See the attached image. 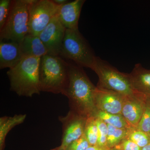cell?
Returning a JSON list of instances; mask_svg holds the SVG:
<instances>
[{"label":"cell","mask_w":150,"mask_h":150,"mask_svg":"<svg viewBox=\"0 0 150 150\" xmlns=\"http://www.w3.org/2000/svg\"><path fill=\"white\" fill-rule=\"evenodd\" d=\"M90 146V145L84 134L80 138L71 143L65 150H86Z\"/></svg>","instance_id":"cell-24"},{"label":"cell","mask_w":150,"mask_h":150,"mask_svg":"<svg viewBox=\"0 0 150 150\" xmlns=\"http://www.w3.org/2000/svg\"><path fill=\"white\" fill-rule=\"evenodd\" d=\"M94 116L99 118L108 125L116 128L126 129L132 128L121 114H112L98 110Z\"/></svg>","instance_id":"cell-17"},{"label":"cell","mask_w":150,"mask_h":150,"mask_svg":"<svg viewBox=\"0 0 150 150\" xmlns=\"http://www.w3.org/2000/svg\"><path fill=\"white\" fill-rule=\"evenodd\" d=\"M98 78L96 86L126 96H137L133 90L129 74L121 72L109 63L97 57L91 69Z\"/></svg>","instance_id":"cell-6"},{"label":"cell","mask_w":150,"mask_h":150,"mask_svg":"<svg viewBox=\"0 0 150 150\" xmlns=\"http://www.w3.org/2000/svg\"><path fill=\"white\" fill-rule=\"evenodd\" d=\"M29 0L11 1L8 17L0 29L1 40H9L20 43L28 34Z\"/></svg>","instance_id":"cell-5"},{"label":"cell","mask_w":150,"mask_h":150,"mask_svg":"<svg viewBox=\"0 0 150 150\" xmlns=\"http://www.w3.org/2000/svg\"><path fill=\"white\" fill-rule=\"evenodd\" d=\"M142 150H150V140L149 144L146 146H145L143 148H142Z\"/></svg>","instance_id":"cell-28"},{"label":"cell","mask_w":150,"mask_h":150,"mask_svg":"<svg viewBox=\"0 0 150 150\" xmlns=\"http://www.w3.org/2000/svg\"><path fill=\"white\" fill-rule=\"evenodd\" d=\"M40 58L24 56L21 62L7 72L10 90L21 96L31 97L39 94Z\"/></svg>","instance_id":"cell-2"},{"label":"cell","mask_w":150,"mask_h":150,"mask_svg":"<svg viewBox=\"0 0 150 150\" xmlns=\"http://www.w3.org/2000/svg\"><path fill=\"white\" fill-rule=\"evenodd\" d=\"M66 29L56 15L38 35L47 48L48 54L60 56Z\"/></svg>","instance_id":"cell-9"},{"label":"cell","mask_w":150,"mask_h":150,"mask_svg":"<svg viewBox=\"0 0 150 150\" xmlns=\"http://www.w3.org/2000/svg\"><path fill=\"white\" fill-rule=\"evenodd\" d=\"M137 129L150 134V100L147 101L144 111Z\"/></svg>","instance_id":"cell-22"},{"label":"cell","mask_w":150,"mask_h":150,"mask_svg":"<svg viewBox=\"0 0 150 150\" xmlns=\"http://www.w3.org/2000/svg\"><path fill=\"white\" fill-rule=\"evenodd\" d=\"M51 150H65L62 149H61V148L59 147H59H56V148H55V149H51Z\"/></svg>","instance_id":"cell-29"},{"label":"cell","mask_w":150,"mask_h":150,"mask_svg":"<svg viewBox=\"0 0 150 150\" xmlns=\"http://www.w3.org/2000/svg\"><path fill=\"white\" fill-rule=\"evenodd\" d=\"M53 1L56 4L59 6L64 5L69 2V1L67 0H53Z\"/></svg>","instance_id":"cell-27"},{"label":"cell","mask_w":150,"mask_h":150,"mask_svg":"<svg viewBox=\"0 0 150 150\" xmlns=\"http://www.w3.org/2000/svg\"><path fill=\"white\" fill-rule=\"evenodd\" d=\"M126 139L131 140L140 147L143 148L149 144L150 137L149 134L136 128H132Z\"/></svg>","instance_id":"cell-20"},{"label":"cell","mask_w":150,"mask_h":150,"mask_svg":"<svg viewBox=\"0 0 150 150\" xmlns=\"http://www.w3.org/2000/svg\"><path fill=\"white\" fill-rule=\"evenodd\" d=\"M126 96L96 86L94 101L97 110L112 114H121Z\"/></svg>","instance_id":"cell-10"},{"label":"cell","mask_w":150,"mask_h":150,"mask_svg":"<svg viewBox=\"0 0 150 150\" xmlns=\"http://www.w3.org/2000/svg\"><path fill=\"white\" fill-rule=\"evenodd\" d=\"M59 7L53 0H29L28 34L38 36L57 15Z\"/></svg>","instance_id":"cell-7"},{"label":"cell","mask_w":150,"mask_h":150,"mask_svg":"<svg viewBox=\"0 0 150 150\" xmlns=\"http://www.w3.org/2000/svg\"><path fill=\"white\" fill-rule=\"evenodd\" d=\"M19 45L24 56L41 58L48 54L47 48L38 36L28 34Z\"/></svg>","instance_id":"cell-15"},{"label":"cell","mask_w":150,"mask_h":150,"mask_svg":"<svg viewBox=\"0 0 150 150\" xmlns=\"http://www.w3.org/2000/svg\"><path fill=\"white\" fill-rule=\"evenodd\" d=\"M24 57L19 43L0 41V69H12L16 66Z\"/></svg>","instance_id":"cell-14"},{"label":"cell","mask_w":150,"mask_h":150,"mask_svg":"<svg viewBox=\"0 0 150 150\" xmlns=\"http://www.w3.org/2000/svg\"><path fill=\"white\" fill-rule=\"evenodd\" d=\"M129 75L135 94L150 100V70L137 64Z\"/></svg>","instance_id":"cell-12"},{"label":"cell","mask_w":150,"mask_h":150,"mask_svg":"<svg viewBox=\"0 0 150 150\" xmlns=\"http://www.w3.org/2000/svg\"><path fill=\"white\" fill-rule=\"evenodd\" d=\"M11 1L10 0L0 1V29L4 26L8 17Z\"/></svg>","instance_id":"cell-23"},{"label":"cell","mask_w":150,"mask_h":150,"mask_svg":"<svg viewBox=\"0 0 150 150\" xmlns=\"http://www.w3.org/2000/svg\"><path fill=\"white\" fill-rule=\"evenodd\" d=\"M96 117V120L98 129V146L101 147L107 146V136L108 128L107 124L99 118Z\"/></svg>","instance_id":"cell-21"},{"label":"cell","mask_w":150,"mask_h":150,"mask_svg":"<svg viewBox=\"0 0 150 150\" xmlns=\"http://www.w3.org/2000/svg\"><path fill=\"white\" fill-rule=\"evenodd\" d=\"M113 149L108 147V146L101 147L96 146H90L86 150H113Z\"/></svg>","instance_id":"cell-26"},{"label":"cell","mask_w":150,"mask_h":150,"mask_svg":"<svg viewBox=\"0 0 150 150\" xmlns=\"http://www.w3.org/2000/svg\"><path fill=\"white\" fill-rule=\"evenodd\" d=\"M116 146L120 150H142V149L134 142L127 139L123 140L120 144Z\"/></svg>","instance_id":"cell-25"},{"label":"cell","mask_w":150,"mask_h":150,"mask_svg":"<svg viewBox=\"0 0 150 150\" xmlns=\"http://www.w3.org/2000/svg\"><path fill=\"white\" fill-rule=\"evenodd\" d=\"M113 150H119V149H118V147L117 146H115V147H114L113 148Z\"/></svg>","instance_id":"cell-30"},{"label":"cell","mask_w":150,"mask_h":150,"mask_svg":"<svg viewBox=\"0 0 150 150\" xmlns=\"http://www.w3.org/2000/svg\"><path fill=\"white\" fill-rule=\"evenodd\" d=\"M84 135L90 146L97 145L98 129L95 116H91L87 119Z\"/></svg>","instance_id":"cell-19"},{"label":"cell","mask_w":150,"mask_h":150,"mask_svg":"<svg viewBox=\"0 0 150 150\" xmlns=\"http://www.w3.org/2000/svg\"><path fill=\"white\" fill-rule=\"evenodd\" d=\"M60 56L91 69L97 57L79 29H66Z\"/></svg>","instance_id":"cell-4"},{"label":"cell","mask_w":150,"mask_h":150,"mask_svg":"<svg viewBox=\"0 0 150 150\" xmlns=\"http://www.w3.org/2000/svg\"><path fill=\"white\" fill-rule=\"evenodd\" d=\"M26 114L15 115L13 116H4L0 118V150L5 147L7 135L14 127L24 122Z\"/></svg>","instance_id":"cell-16"},{"label":"cell","mask_w":150,"mask_h":150,"mask_svg":"<svg viewBox=\"0 0 150 150\" xmlns=\"http://www.w3.org/2000/svg\"><path fill=\"white\" fill-rule=\"evenodd\" d=\"M85 0H75L60 6L57 16L66 29H79L80 16Z\"/></svg>","instance_id":"cell-13"},{"label":"cell","mask_w":150,"mask_h":150,"mask_svg":"<svg viewBox=\"0 0 150 150\" xmlns=\"http://www.w3.org/2000/svg\"><path fill=\"white\" fill-rule=\"evenodd\" d=\"M87 119L70 110L65 116H59L63 132L59 147L65 150L71 143L83 136Z\"/></svg>","instance_id":"cell-8"},{"label":"cell","mask_w":150,"mask_h":150,"mask_svg":"<svg viewBox=\"0 0 150 150\" xmlns=\"http://www.w3.org/2000/svg\"><path fill=\"white\" fill-rule=\"evenodd\" d=\"M147 100L139 96L126 97L121 114L132 128L137 129Z\"/></svg>","instance_id":"cell-11"},{"label":"cell","mask_w":150,"mask_h":150,"mask_svg":"<svg viewBox=\"0 0 150 150\" xmlns=\"http://www.w3.org/2000/svg\"><path fill=\"white\" fill-rule=\"evenodd\" d=\"M69 62L60 56L47 54L40 58L39 83L40 91L62 93L68 79Z\"/></svg>","instance_id":"cell-3"},{"label":"cell","mask_w":150,"mask_h":150,"mask_svg":"<svg viewBox=\"0 0 150 150\" xmlns=\"http://www.w3.org/2000/svg\"><path fill=\"white\" fill-rule=\"evenodd\" d=\"M96 88L83 67L69 63L68 81L62 94L68 98L70 110L87 118L94 116L98 111L94 101Z\"/></svg>","instance_id":"cell-1"},{"label":"cell","mask_w":150,"mask_h":150,"mask_svg":"<svg viewBox=\"0 0 150 150\" xmlns=\"http://www.w3.org/2000/svg\"><path fill=\"white\" fill-rule=\"evenodd\" d=\"M108 133L107 136V146L113 149L120 144L126 139L131 128L129 129H119L108 125Z\"/></svg>","instance_id":"cell-18"}]
</instances>
